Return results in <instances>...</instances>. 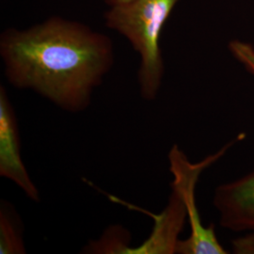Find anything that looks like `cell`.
<instances>
[{"label":"cell","mask_w":254,"mask_h":254,"mask_svg":"<svg viewBox=\"0 0 254 254\" xmlns=\"http://www.w3.org/2000/svg\"><path fill=\"white\" fill-rule=\"evenodd\" d=\"M0 56L13 87L80 112L111 70L114 47L108 35L85 24L52 16L26 29L4 30Z\"/></svg>","instance_id":"1"},{"label":"cell","mask_w":254,"mask_h":254,"mask_svg":"<svg viewBox=\"0 0 254 254\" xmlns=\"http://www.w3.org/2000/svg\"><path fill=\"white\" fill-rule=\"evenodd\" d=\"M234 142L235 141L228 143L215 154H210L200 162L196 163L190 162L187 154L178 145H173L169 153L170 171L172 174L178 175L183 182L188 206V221L190 227V236L184 240H179L176 254H228L219 243L214 227H205L201 223L200 213L196 205L195 192L200 174L226 154Z\"/></svg>","instance_id":"3"},{"label":"cell","mask_w":254,"mask_h":254,"mask_svg":"<svg viewBox=\"0 0 254 254\" xmlns=\"http://www.w3.org/2000/svg\"><path fill=\"white\" fill-rule=\"evenodd\" d=\"M228 47L236 61L254 75V46L244 41L233 40Z\"/></svg>","instance_id":"8"},{"label":"cell","mask_w":254,"mask_h":254,"mask_svg":"<svg viewBox=\"0 0 254 254\" xmlns=\"http://www.w3.org/2000/svg\"><path fill=\"white\" fill-rule=\"evenodd\" d=\"M213 202L220 226L236 233L254 232V169L218 187Z\"/></svg>","instance_id":"6"},{"label":"cell","mask_w":254,"mask_h":254,"mask_svg":"<svg viewBox=\"0 0 254 254\" xmlns=\"http://www.w3.org/2000/svg\"><path fill=\"white\" fill-rule=\"evenodd\" d=\"M23 226L17 213L6 200L0 206V254H26Z\"/></svg>","instance_id":"7"},{"label":"cell","mask_w":254,"mask_h":254,"mask_svg":"<svg viewBox=\"0 0 254 254\" xmlns=\"http://www.w3.org/2000/svg\"><path fill=\"white\" fill-rule=\"evenodd\" d=\"M18 123L5 87H0V176L15 183L30 200H40L39 190L21 157Z\"/></svg>","instance_id":"4"},{"label":"cell","mask_w":254,"mask_h":254,"mask_svg":"<svg viewBox=\"0 0 254 254\" xmlns=\"http://www.w3.org/2000/svg\"><path fill=\"white\" fill-rule=\"evenodd\" d=\"M232 251L236 254H254V232L235 238L232 241Z\"/></svg>","instance_id":"9"},{"label":"cell","mask_w":254,"mask_h":254,"mask_svg":"<svg viewBox=\"0 0 254 254\" xmlns=\"http://www.w3.org/2000/svg\"><path fill=\"white\" fill-rule=\"evenodd\" d=\"M179 0H132L109 6L106 26L127 38L140 57L137 82L141 97L154 101L163 81L160 37L164 26Z\"/></svg>","instance_id":"2"},{"label":"cell","mask_w":254,"mask_h":254,"mask_svg":"<svg viewBox=\"0 0 254 254\" xmlns=\"http://www.w3.org/2000/svg\"><path fill=\"white\" fill-rule=\"evenodd\" d=\"M106 3L109 6H114V5H118V4H123V3H127V2H130L132 0H105Z\"/></svg>","instance_id":"10"},{"label":"cell","mask_w":254,"mask_h":254,"mask_svg":"<svg viewBox=\"0 0 254 254\" xmlns=\"http://www.w3.org/2000/svg\"><path fill=\"white\" fill-rule=\"evenodd\" d=\"M173 176L169 202L159 215L153 216L154 225L151 235L141 245L131 248L127 254H176L179 235L188 220V206L181 178Z\"/></svg>","instance_id":"5"}]
</instances>
